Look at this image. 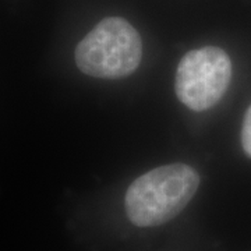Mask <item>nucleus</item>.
I'll list each match as a JSON object with an SVG mask.
<instances>
[{
  "label": "nucleus",
  "mask_w": 251,
  "mask_h": 251,
  "mask_svg": "<svg viewBox=\"0 0 251 251\" xmlns=\"http://www.w3.org/2000/svg\"><path fill=\"white\" fill-rule=\"evenodd\" d=\"M242 145L244 152L251 158V105L247 109L242 127Z\"/></svg>",
  "instance_id": "nucleus-4"
},
{
  "label": "nucleus",
  "mask_w": 251,
  "mask_h": 251,
  "mask_svg": "<svg viewBox=\"0 0 251 251\" xmlns=\"http://www.w3.org/2000/svg\"><path fill=\"white\" fill-rule=\"evenodd\" d=\"M200 186L191 166L172 163L152 169L127 188L125 198L128 219L140 227L169 222L186 208Z\"/></svg>",
  "instance_id": "nucleus-1"
},
{
  "label": "nucleus",
  "mask_w": 251,
  "mask_h": 251,
  "mask_svg": "<svg viewBox=\"0 0 251 251\" xmlns=\"http://www.w3.org/2000/svg\"><path fill=\"white\" fill-rule=\"evenodd\" d=\"M143 57V41L127 20L99 21L75 48L81 72L97 78H122L137 70Z\"/></svg>",
  "instance_id": "nucleus-2"
},
{
  "label": "nucleus",
  "mask_w": 251,
  "mask_h": 251,
  "mask_svg": "<svg viewBox=\"0 0 251 251\" xmlns=\"http://www.w3.org/2000/svg\"><path fill=\"white\" fill-rule=\"evenodd\" d=\"M232 78V62L224 49L204 46L180 60L175 91L181 103L196 112L215 106Z\"/></svg>",
  "instance_id": "nucleus-3"
}]
</instances>
